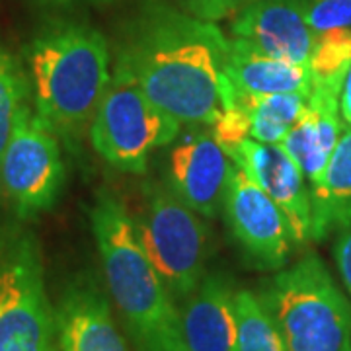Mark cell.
Segmentation results:
<instances>
[{
  "instance_id": "6da1fadb",
  "label": "cell",
  "mask_w": 351,
  "mask_h": 351,
  "mask_svg": "<svg viewBox=\"0 0 351 351\" xmlns=\"http://www.w3.org/2000/svg\"><path fill=\"white\" fill-rule=\"evenodd\" d=\"M228 45L213 22L147 0L127 29L117 61L156 108L180 123L211 127L237 98L225 71Z\"/></svg>"
},
{
  "instance_id": "7a4b0ae2",
  "label": "cell",
  "mask_w": 351,
  "mask_h": 351,
  "mask_svg": "<svg viewBox=\"0 0 351 351\" xmlns=\"http://www.w3.org/2000/svg\"><path fill=\"white\" fill-rule=\"evenodd\" d=\"M90 223L108 293L137 351H186L180 308L141 242L133 215L110 189L98 191Z\"/></svg>"
},
{
  "instance_id": "3957f363",
  "label": "cell",
  "mask_w": 351,
  "mask_h": 351,
  "mask_svg": "<svg viewBox=\"0 0 351 351\" xmlns=\"http://www.w3.org/2000/svg\"><path fill=\"white\" fill-rule=\"evenodd\" d=\"M34 110L64 141L90 129L112 80L108 41L80 22L45 25L27 47Z\"/></svg>"
},
{
  "instance_id": "277c9868",
  "label": "cell",
  "mask_w": 351,
  "mask_h": 351,
  "mask_svg": "<svg viewBox=\"0 0 351 351\" xmlns=\"http://www.w3.org/2000/svg\"><path fill=\"white\" fill-rule=\"evenodd\" d=\"M258 297L287 351H351V302L316 254L265 279Z\"/></svg>"
},
{
  "instance_id": "5b68a950",
  "label": "cell",
  "mask_w": 351,
  "mask_h": 351,
  "mask_svg": "<svg viewBox=\"0 0 351 351\" xmlns=\"http://www.w3.org/2000/svg\"><path fill=\"white\" fill-rule=\"evenodd\" d=\"M180 131L182 123L156 108L117 61L88 129L94 151L115 170L141 176L149 168L151 152L172 145Z\"/></svg>"
},
{
  "instance_id": "8992f818",
  "label": "cell",
  "mask_w": 351,
  "mask_h": 351,
  "mask_svg": "<svg viewBox=\"0 0 351 351\" xmlns=\"http://www.w3.org/2000/svg\"><path fill=\"white\" fill-rule=\"evenodd\" d=\"M133 221L154 269L176 304L205 276L209 230L191 207L164 184H145L143 207Z\"/></svg>"
},
{
  "instance_id": "52a82bcc",
  "label": "cell",
  "mask_w": 351,
  "mask_h": 351,
  "mask_svg": "<svg viewBox=\"0 0 351 351\" xmlns=\"http://www.w3.org/2000/svg\"><path fill=\"white\" fill-rule=\"evenodd\" d=\"M57 324L38 240L18 234L0 244V351H55Z\"/></svg>"
},
{
  "instance_id": "ba28073f",
  "label": "cell",
  "mask_w": 351,
  "mask_h": 351,
  "mask_svg": "<svg viewBox=\"0 0 351 351\" xmlns=\"http://www.w3.org/2000/svg\"><path fill=\"white\" fill-rule=\"evenodd\" d=\"M0 182L24 219L49 211L64 186L59 135L25 104L0 158Z\"/></svg>"
},
{
  "instance_id": "9c48e42d",
  "label": "cell",
  "mask_w": 351,
  "mask_h": 351,
  "mask_svg": "<svg viewBox=\"0 0 351 351\" xmlns=\"http://www.w3.org/2000/svg\"><path fill=\"white\" fill-rule=\"evenodd\" d=\"M223 215L252 267L260 271H279L287 265L295 248L287 217L237 164L226 182Z\"/></svg>"
},
{
  "instance_id": "30bf717a",
  "label": "cell",
  "mask_w": 351,
  "mask_h": 351,
  "mask_svg": "<svg viewBox=\"0 0 351 351\" xmlns=\"http://www.w3.org/2000/svg\"><path fill=\"white\" fill-rule=\"evenodd\" d=\"M234 162L211 131L193 129L178 135L166 160L168 188L205 219L223 209L226 182Z\"/></svg>"
},
{
  "instance_id": "8fae6325",
  "label": "cell",
  "mask_w": 351,
  "mask_h": 351,
  "mask_svg": "<svg viewBox=\"0 0 351 351\" xmlns=\"http://www.w3.org/2000/svg\"><path fill=\"white\" fill-rule=\"evenodd\" d=\"M230 160L250 176L287 217L295 248L313 242L311 186L281 145H263L246 138L230 152Z\"/></svg>"
},
{
  "instance_id": "7c38bea8",
  "label": "cell",
  "mask_w": 351,
  "mask_h": 351,
  "mask_svg": "<svg viewBox=\"0 0 351 351\" xmlns=\"http://www.w3.org/2000/svg\"><path fill=\"white\" fill-rule=\"evenodd\" d=\"M55 324L61 351H129L110 293L92 277H80L64 289L55 306Z\"/></svg>"
},
{
  "instance_id": "4fadbf2b",
  "label": "cell",
  "mask_w": 351,
  "mask_h": 351,
  "mask_svg": "<svg viewBox=\"0 0 351 351\" xmlns=\"http://www.w3.org/2000/svg\"><path fill=\"white\" fill-rule=\"evenodd\" d=\"M232 38L269 57L308 64L318 36L306 20L304 0H256L234 18Z\"/></svg>"
},
{
  "instance_id": "5bb4252c",
  "label": "cell",
  "mask_w": 351,
  "mask_h": 351,
  "mask_svg": "<svg viewBox=\"0 0 351 351\" xmlns=\"http://www.w3.org/2000/svg\"><path fill=\"white\" fill-rule=\"evenodd\" d=\"M186 351H240L237 291L223 274H205L178 304Z\"/></svg>"
},
{
  "instance_id": "9a60e30c",
  "label": "cell",
  "mask_w": 351,
  "mask_h": 351,
  "mask_svg": "<svg viewBox=\"0 0 351 351\" xmlns=\"http://www.w3.org/2000/svg\"><path fill=\"white\" fill-rule=\"evenodd\" d=\"M339 94L334 88L313 86L306 112L281 143L311 188L320 184L343 131Z\"/></svg>"
},
{
  "instance_id": "2e32d148",
  "label": "cell",
  "mask_w": 351,
  "mask_h": 351,
  "mask_svg": "<svg viewBox=\"0 0 351 351\" xmlns=\"http://www.w3.org/2000/svg\"><path fill=\"white\" fill-rule=\"evenodd\" d=\"M226 76L240 96H267L299 92L311 96L313 75L308 64H297L269 57L248 41L228 39Z\"/></svg>"
},
{
  "instance_id": "e0dca14e",
  "label": "cell",
  "mask_w": 351,
  "mask_h": 351,
  "mask_svg": "<svg viewBox=\"0 0 351 351\" xmlns=\"http://www.w3.org/2000/svg\"><path fill=\"white\" fill-rule=\"evenodd\" d=\"M313 242L351 226V127L343 125L320 184L311 188Z\"/></svg>"
},
{
  "instance_id": "ac0fdd59",
  "label": "cell",
  "mask_w": 351,
  "mask_h": 351,
  "mask_svg": "<svg viewBox=\"0 0 351 351\" xmlns=\"http://www.w3.org/2000/svg\"><path fill=\"white\" fill-rule=\"evenodd\" d=\"M237 101L250 117V138L263 145H281L291 127L299 123L306 112L308 96L299 92L267 96L237 94Z\"/></svg>"
},
{
  "instance_id": "d6986e66",
  "label": "cell",
  "mask_w": 351,
  "mask_h": 351,
  "mask_svg": "<svg viewBox=\"0 0 351 351\" xmlns=\"http://www.w3.org/2000/svg\"><path fill=\"white\" fill-rule=\"evenodd\" d=\"M237 320L240 351H287L258 293L237 291Z\"/></svg>"
},
{
  "instance_id": "ffe728a7",
  "label": "cell",
  "mask_w": 351,
  "mask_h": 351,
  "mask_svg": "<svg viewBox=\"0 0 351 351\" xmlns=\"http://www.w3.org/2000/svg\"><path fill=\"white\" fill-rule=\"evenodd\" d=\"M313 86L341 92L343 78L351 66V29H330L320 34L311 55Z\"/></svg>"
},
{
  "instance_id": "44dd1931",
  "label": "cell",
  "mask_w": 351,
  "mask_h": 351,
  "mask_svg": "<svg viewBox=\"0 0 351 351\" xmlns=\"http://www.w3.org/2000/svg\"><path fill=\"white\" fill-rule=\"evenodd\" d=\"M27 92L29 80L22 64L0 45V158L10 141L18 113L27 104Z\"/></svg>"
},
{
  "instance_id": "7402d4cb",
  "label": "cell",
  "mask_w": 351,
  "mask_h": 351,
  "mask_svg": "<svg viewBox=\"0 0 351 351\" xmlns=\"http://www.w3.org/2000/svg\"><path fill=\"white\" fill-rule=\"evenodd\" d=\"M211 133L228 156L240 143L250 138V117L237 101V98L234 101L226 104L225 110L215 119V123L211 125Z\"/></svg>"
},
{
  "instance_id": "603a6c76",
  "label": "cell",
  "mask_w": 351,
  "mask_h": 351,
  "mask_svg": "<svg viewBox=\"0 0 351 351\" xmlns=\"http://www.w3.org/2000/svg\"><path fill=\"white\" fill-rule=\"evenodd\" d=\"M304 12L316 36L351 29V0H304Z\"/></svg>"
},
{
  "instance_id": "cb8c5ba5",
  "label": "cell",
  "mask_w": 351,
  "mask_h": 351,
  "mask_svg": "<svg viewBox=\"0 0 351 351\" xmlns=\"http://www.w3.org/2000/svg\"><path fill=\"white\" fill-rule=\"evenodd\" d=\"M189 14L197 16L201 20L217 22L230 14L240 12L246 6H250L256 0H184Z\"/></svg>"
},
{
  "instance_id": "d4e9b609",
  "label": "cell",
  "mask_w": 351,
  "mask_h": 351,
  "mask_svg": "<svg viewBox=\"0 0 351 351\" xmlns=\"http://www.w3.org/2000/svg\"><path fill=\"white\" fill-rule=\"evenodd\" d=\"M334 260H336V267H338V274L341 277V283L351 297V226L341 230V234L336 240Z\"/></svg>"
},
{
  "instance_id": "484cf974",
  "label": "cell",
  "mask_w": 351,
  "mask_h": 351,
  "mask_svg": "<svg viewBox=\"0 0 351 351\" xmlns=\"http://www.w3.org/2000/svg\"><path fill=\"white\" fill-rule=\"evenodd\" d=\"M339 112L346 121V125L351 127V66L341 84V94H339Z\"/></svg>"
},
{
  "instance_id": "4316f807",
  "label": "cell",
  "mask_w": 351,
  "mask_h": 351,
  "mask_svg": "<svg viewBox=\"0 0 351 351\" xmlns=\"http://www.w3.org/2000/svg\"><path fill=\"white\" fill-rule=\"evenodd\" d=\"M57 2H73V0H57ZM82 2H92V4H108L112 0H82Z\"/></svg>"
}]
</instances>
